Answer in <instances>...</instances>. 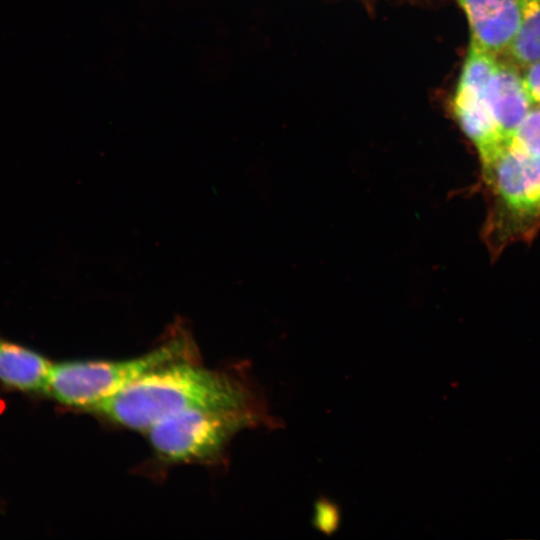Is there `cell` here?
<instances>
[{
    "instance_id": "cell-1",
    "label": "cell",
    "mask_w": 540,
    "mask_h": 540,
    "mask_svg": "<svg viewBox=\"0 0 540 540\" xmlns=\"http://www.w3.org/2000/svg\"><path fill=\"white\" fill-rule=\"evenodd\" d=\"M215 407L267 411L245 381L206 369L194 360L147 373L93 411L126 428L148 431L170 416Z\"/></svg>"
},
{
    "instance_id": "cell-2",
    "label": "cell",
    "mask_w": 540,
    "mask_h": 540,
    "mask_svg": "<svg viewBox=\"0 0 540 540\" xmlns=\"http://www.w3.org/2000/svg\"><path fill=\"white\" fill-rule=\"evenodd\" d=\"M187 337L180 335L135 358L115 361H66L52 364L44 393L63 406L93 410L147 373L194 360Z\"/></svg>"
},
{
    "instance_id": "cell-3",
    "label": "cell",
    "mask_w": 540,
    "mask_h": 540,
    "mask_svg": "<svg viewBox=\"0 0 540 540\" xmlns=\"http://www.w3.org/2000/svg\"><path fill=\"white\" fill-rule=\"evenodd\" d=\"M482 167L491 195L489 243L500 249L531 238L540 228V157L518 156L505 148Z\"/></svg>"
},
{
    "instance_id": "cell-4",
    "label": "cell",
    "mask_w": 540,
    "mask_h": 540,
    "mask_svg": "<svg viewBox=\"0 0 540 540\" xmlns=\"http://www.w3.org/2000/svg\"><path fill=\"white\" fill-rule=\"evenodd\" d=\"M267 411L245 408H199L170 416L147 432L156 453L171 462L209 460L240 430L269 425Z\"/></svg>"
},
{
    "instance_id": "cell-5",
    "label": "cell",
    "mask_w": 540,
    "mask_h": 540,
    "mask_svg": "<svg viewBox=\"0 0 540 540\" xmlns=\"http://www.w3.org/2000/svg\"><path fill=\"white\" fill-rule=\"evenodd\" d=\"M456 1L467 17L470 40L496 55L506 52L519 28V0Z\"/></svg>"
},
{
    "instance_id": "cell-6",
    "label": "cell",
    "mask_w": 540,
    "mask_h": 540,
    "mask_svg": "<svg viewBox=\"0 0 540 540\" xmlns=\"http://www.w3.org/2000/svg\"><path fill=\"white\" fill-rule=\"evenodd\" d=\"M487 108L498 130L508 141L533 104L521 74L505 62H498L485 93Z\"/></svg>"
},
{
    "instance_id": "cell-7",
    "label": "cell",
    "mask_w": 540,
    "mask_h": 540,
    "mask_svg": "<svg viewBox=\"0 0 540 540\" xmlns=\"http://www.w3.org/2000/svg\"><path fill=\"white\" fill-rule=\"evenodd\" d=\"M52 364L39 352L0 337V383L5 388L44 393Z\"/></svg>"
},
{
    "instance_id": "cell-8",
    "label": "cell",
    "mask_w": 540,
    "mask_h": 540,
    "mask_svg": "<svg viewBox=\"0 0 540 540\" xmlns=\"http://www.w3.org/2000/svg\"><path fill=\"white\" fill-rule=\"evenodd\" d=\"M520 24L506 52L521 66L540 60V0H519Z\"/></svg>"
},
{
    "instance_id": "cell-9",
    "label": "cell",
    "mask_w": 540,
    "mask_h": 540,
    "mask_svg": "<svg viewBox=\"0 0 540 540\" xmlns=\"http://www.w3.org/2000/svg\"><path fill=\"white\" fill-rule=\"evenodd\" d=\"M506 149L522 157H540V106H532L509 137Z\"/></svg>"
},
{
    "instance_id": "cell-10",
    "label": "cell",
    "mask_w": 540,
    "mask_h": 540,
    "mask_svg": "<svg viewBox=\"0 0 540 540\" xmlns=\"http://www.w3.org/2000/svg\"><path fill=\"white\" fill-rule=\"evenodd\" d=\"M522 82L533 106H540V60L525 66Z\"/></svg>"
}]
</instances>
